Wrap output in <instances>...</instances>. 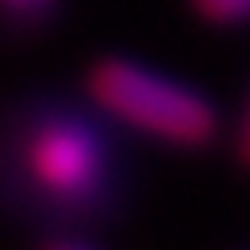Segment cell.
I'll use <instances>...</instances> for the list:
<instances>
[{
	"instance_id": "cell-3",
	"label": "cell",
	"mask_w": 250,
	"mask_h": 250,
	"mask_svg": "<svg viewBox=\"0 0 250 250\" xmlns=\"http://www.w3.org/2000/svg\"><path fill=\"white\" fill-rule=\"evenodd\" d=\"M196 9L217 25H242L250 21V0H196Z\"/></svg>"
},
{
	"instance_id": "cell-2",
	"label": "cell",
	"mask_w": 250,
	"mask_h": 250,
	"mask_svg": "<svg viewBox=\"0 0 250 250\" xmlns=\"http://www.w3.org/2000/svg\"><path fill=\"white\" fill-rule=\"evenodd\" d=\"M88 96L121 125L154 142L205 146L217 134V108L188 83L129 59H104L88 75Z\"/></svg>"
},
{
	"instance_id": "cell-6",
	"label": "cell",
	"mask_w": 250,
	"mask_h": 250,
	"mask_svg": "<svg viewBox=\"0 0 250 250\" xmlns=\"http://www.w3.org/2000/svg\"><path fill=\"white\" fill-rule=\"evenodd\" d=\"M50 250H88V246H71V242H62V246H50Z\"/></svg>"
},
{
	"instance_id": "cell-4",
	"label": "cell",
	"mask_w": 250,
	"mask_h": 250,
	"mask_svg": "<svg viewBox=\"0 0 250 250\" xmlns=\"http://www.w3.org/2000/svg\"><path fill=\"white\" fill-rule=\"evenodd\" d=\"M50 4L54 0H0V9L13 13V17H42Z\"/></svg>"
},
{
	"instance_id": "cell-5",
	"label": "cell",
	"mask_w": 250,
	"mask_h": 250,
	"mask_svg": "<svg viewBox=\"0 0 250 250\" xmlns=\"http://www.w3.org/2000/svg\"><path fill=\"white\" fill-rule=\"evenodd\" d=\"M242 159L250 163V108H246V121H242Z\"/></svg>"
},
{
	"instance_id": "cell-1",
	"label": "cell",
	"mask_w": 250,
	"mask_h": 250,
	"mask_svg": "<svg viewBox=\"0 0 250 250\" xmlns=\"http://www.w3.org/2000/svg\"><path fill=\"white\" fill-rule=\"evenodd\" d=\"M21 167L42 200L67 213H88L113 184V154L100 125L67 108L38 113L21 134Z\"/></svg>"
}]
</instances>
